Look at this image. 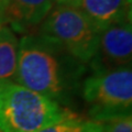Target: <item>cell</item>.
Returning a JSON list of instances; mask_svg holds the SVG:
<instances>
[{"mask_svg": "<svg viewBox=\"0 0 132 132\" xmlns=\"http://www.w3.org/2000/svg\"><path fill=\"white\" fill-rule=\"evenodd\" d=\"M0 131L38 132L73 112L16 82L0 86Z\"/></svg>", "mask_w": 132, "mask_h": 132, "instance_id": "obj_2", "label": "cell"}, {"mask_svg": "<svg viewBox=\"0 0 132 132\" xmlns=\"http://www.w3.org/2000/svg\"><path fill=\"white\" fill-rule=\"evenodd\" d=\"M0 92H1V89H0Z\"/></svg>", "mask_w": 132, "mask_h": 132, "instance_id": "obj_14", "label": "cell"}, {"mask_svg": "<svg viewBox=\"0 0 132 132\" xmlns=\"http://www.w3.org/2000/svg\"><path fill=\"white\" fill-rule=\"evenodd\" d=\"M105 128L106 122L79 118L73 113L38 132H105Z\"/></svg>", "mask_w": 132, "mask_h": 132, "instance_id": "obj_9", "label": "cell"}, {"mask_svg": "<svg viewBox=\"0 0 132 132\" xmlns=\"http://www.w3.org/2000/svg\"><path fill=\"white\" fill-rule=\"evenodd\" d=\"M19 40L10 27L0 28V86L14 82L18 67Z\"/></svg>", "mask_w": 132, "mask_h": 132, "instance_id": "obj_8", "label": "cell"}, {"mask_svg": "<svg viewBox=\"0 0 132 132\" xmlns=\"http://www.w3.org/2000/svg\"><path fill=\"white\" fill-rule=\"evenodd\" d=\"M7 2H8V0H0V15L1 16L3 14V11H5V9H6Z\"/></svg>", "mask_w": 132, "mask_h": 132, "instance_id": "obj_12", "label": "cell"}, {"mask_svg": "<svg viewBox=\"0 0 132 132\" xmlns=\"http://www.w3.org/2000/svg\"><path fill=\"white\" fill-rule=\"evenodd\" d=\"M132 28L131 21L117 23L99 33L98 52L90 62L92 67L131 66Z\"/></svg>", "mask_w": 132, "mask_h": 132, "instance_id": "obj_5", "label": "cell"}, {"mask_svg": "<svg viewBox=\"0 0 132 132\" xmlns=\"http://www.w3.org/2000/svg\"><path fill=\"white\" fill-rule=\"evenodd\" d=\"M105 132H132V114L107 121Z\"/></svg>", "mask_w": 132, "mask_h": 132, "instance_id": "obj_10", "label": "cell"}, {"mask_svg": "<svg viewBox=\"0 0 132 132\" xmlns=\"http://www.w3.org/2000/svg\"><path fill=\"white\" fill-rule=\"evenodd\" d=\"M0 132H1V131H0Z\"/></svg>", "mask_w": 132, "mask_h": 132, "instance_id": "obj_15", "label": "cell"}, {"mask_svg": "<svg viewBox=\"0 0 132 132\" xmlns=\"http://www.w3.org/2000/svg\"><path fill=\"white\" fill-rule=\"evenodd\" d=\"M3 23H5V21H3V19H2V16L0 15V28H1L3 26Z\"/></svg>", "mask_w": 132, "mask_h": 132, "instance_id": "obj_13", "label": "cell"}, {"mask_svg": "<svg viewBox=\"0 0 132 132\" xmlns=\"http://www.w3.org/2000/svg\"><path fill=\"white\" fill-rule=\"evenodd\" d=\"M40 33L57 41L68 53L90 64L98 52V28L80 8L56 6L42 22Z\"/></svg>", "mask_w": 132, "mask_h": 132, "instance_id": "obj_4", "label": "cell"}, {"mask_svg": "<svg viewBox=\"0 0 132 132\" xmlns=\"http://www.w3.org/2000/svg\"><path fill=\"white\" fill-rule=\"evenodd\" d=\"M81 94L88 105L90 120L107 122L130 116L132 109V69L121 67H93L81 82Z\"/></svg>", "mask_w": 132, "mask_h": 132, "instance_id": "obj_3", "label": "cell"}, {"mask_svg": "<svg viewBox=\"0 0 132 132\" xmlns=\"http://www.w3.org/2000/svg\"><path fill=\"white\" fill-rule=\"evenodd\" d=\"M85 72V63L47 35L29 34L19 41L14 82L59 105H66L74 97Z\"/></svg>", "mask_w": 132, "mask_h": 132, "instance_id": "obj_1", "label": "cell"}, {"mask_svg": "<svg viewBox=\"0 0 132 132\" xmlns=\"http://www.w3.org/2000/svg\"><path fill=\"white\" fill-rule=\"evenodd\" d=\"M79 8L99 31L131 21V0H81Z\"/></svg>", "mask_w": 132, "mask_h": 132, "instance_id": "obj_7", "label": "cell"}, {"mask_svg": "<svg viewBox=\"0 0 132 132\" xmlns=\"http://www.w3.org/2000/svg\"><path fill=\"white\" fill-rule=\"evenodd\" d=\"M53 8V0H8L2 19L11 30L23 32L44 21Z\"/></svg>", "mask_w": 132, "mask_h": 132, "instance_id": "obj_6", "label": "cell"}, {"mask_svg": "<svg viewBox=\"0 0 132 132\" xmlns=\"http://www.w3.org/2000/svg\"><path fill=\"white\" fill-rule=\"evenodd\" d=\"M81 0H53V3L56 6H66V7H75L79 8Z\"/></svg>", "mask_w": 132, "mask_h": 132, "instance_id": "obj_11", "label": "cell"}]
</instances>
